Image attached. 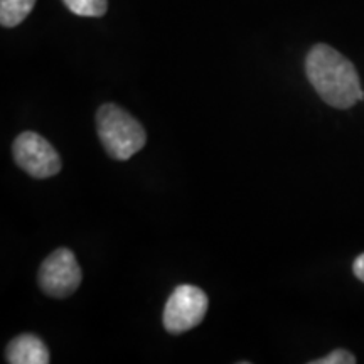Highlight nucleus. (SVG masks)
Listing matches in <instances>:
<instances>
[{
	"mask_svg": "<svg viewBox=\"0 0 364 364\" xmlns=\"http://www.w3.org/2000/svg\"><path fill=\"white\" fill-rule=\"evenodd\" d=\"M306 73L318 97L331 107L346 110L364 100L356 68L331 46H314L307 54Z\"/></svg>",
	"mask_w": 364,
	"mask_h": 364,
	"instance_id": "f257e3e1",
	"label": "nucleus"
},
{
	"mask_svg": "<svg viewBox=\"0 0 364 364\" xmlns=\"http://www.w3.org/2000/svg\"><path fill=\"white\" fill-rule=\"evenodd\" d=\"M97 127L105 150L117 161H129L147 142L144 127L129 112L113 103L100 107Z\"/></svg>",
	"mask_w": 364,
	"mask_h": 364,
	"instance_id": "f03ea898",
	"label": "nucleus"
},
{
	"mask_svg": "<svg viewBox=\"0 0 364 364\" xmlns=\"http://www.w3.org/2000/svg\"><path fill=\"white\" fill-rule=\"evenodd\" d=\"M209 307L208 295L199 287L179 285L167 299L164 309V327L172 334H182L201 324Z\"/></svg>",
	"mask_w": 364,
	"mask_h": 364,
	"instance_id": "7ed1b4c3",
	"label": "nucleus"
},
{
	"mask_svg": "<svg viewBox=\"0 0 364 364\" xmlns=\"http://www.w3.org/2000/svg\"><path fill=\"white\" fill-rule=\"evenodd\" d=\"M83 273L75 253L68 248H58L39 268V287L46 295L56 299L70 297L78 290Z\"/></svg>",
	"mask_w": 364,
	"mask_h": 364,
	"instance_id": "20e7f679",
	"label": "nucleus"
},
{
	"mask_svg": "<svg viewBox=\"0 0 364 364\" xmlns=\"http://www.w3.org/2000/svg\"><path fill=\"white\" fill-rule=\"evenodd\" d=\"M16 164L36 179H48L61 171V159L56 149L36 132H24L12 147Z\"/></svg>",
	"mask_w": 364,
	"mask_h": 364,
	"instance_id": "39448f33",
	"label": "nucleus"
},
{
	"mask_svg": "<svg viewBox=\"0 0 364 364\" xmlns=\"http://www.w3.org/2000/svg\"><path fill=\"white\" fill-rule=\"evenodd\" d=\"M6 356L11 364H48L51 361L46 344L34 334H21L12 339Z\"/></svg>",
	"mask_w": 364,
	"mask_h": 364,
	"instance_id": "423d86ee",
	"label": "nucleus"
},
{
	"mask_svg": "<svg viewBox=\"0 0 364 364\" xmlns=\"http://www.w3.org/2000/svg\"><path fill=\"white\" fill-rule=\"evenodd\" d=\"M36 0H0V24L16 27L33 12Z\"/></svg>",
	"mask_w": 364,
	"mask_h": 364,
	"instance_id": "0eeeda50",
	"label": "nucleus"
},
{
	"mask_svg": "<svg viewBox=\"0 0 364 364\" xmlns=\"http://www.w3.org/2000/svg\"><path fill=\"white\" fill-rule=\"evenodd\" d=\"M63 2L80 17H102L108 9V0H63Z\"/></svg>",
	"mask_w": 364,
	"mask_h": 364,
	"instance_id": "6e6552de",
	"label": "nucleus"
},
{
	"mask_svg": "<svg viewBox=\"0 0 364 364\" xmlns=\"http://www.w3.org/2000/svg\"><path fill=\"white\" fill-rule=\"evenodd\" d=\"M356 358L351 353L346 351V349H336L331 354H327L326 358L312 361V364H354Z\"/></svg>",
	"mask_w": 364,
	"mask_h": 364,
	"instance_id": "1a4fd4ad",
	"label": "nucleus"
},
{
	"mask_svg": "<svg viewBox=\"0 0 364 364\" xmlns=\"http://www.w3.org/2000/svg\"><path fill=\"white\" fill-rule=\"evenodd\" d=\"M353 270H354V275H356L361 282H364V253L359 255L356 260H354Z\"/></svg>",
	"mask_w": 364,
	"mask_h": 364,
	"instance_id": "9d476101",
	"label": "nucleus"
}]
</instances>
